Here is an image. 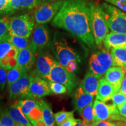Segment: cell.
I'll list each match as a JSON object with an SVG mask.
<instances>
[{
  "label": "cell",
  "instance_id": "6da1fadb",
  "mask_svg": "<svg viewBox=\"0 0 126 126\" xmlns=\"http://www.w3.org/2000/svg\"><path fill=\"white\" fill-rule=\"evenodd\" d=\"M52 25L68 32L90 48L94 47L90 4L86 0H64Z\"/></svg>",
  "mask_w": 126,
  "mask_h": 126
},
{
  "label": "cell",
  "instance_id": "7a4b0ae2",
  "mask_svg": "<svg viewBox=\"0 0 126 126\" xmlns=\"http://www.w3.org/2000/svg\"><path fill=\"white\" fill-rule=\"evenodd\" d=\"M91 11V26L94 43L101 46L109 33V27L101 7L98 5L89 3Z\"/></svg>",
  "mask_w": 126,
  "mask_h": 126
},
{
  "label": "cell",
  "instance_id": "3957f363",
  "mask_svg": "<svg viewBox=\"0 0 126 126\" xmlns=\"http://www.w3.org/2000/svg\"><path fill=\"white\" fill-rule=\"evenodd\" d=\"M100 7L111 32L126 35V12L106 3Z\"/></svg>",
  "mask_w": 126,
  "mask_h": 126
},
{
  "label": "cell",
  "instance_id": "277c9868",
  "mask_svg": "<svg viewBox=\"0 0 126 126\" xmlns=\"http://www.w3.org/2000/svg\"><path fill=\"white\" fill-rule=\"evenodd\" d=\"M53 51L58 62L66 68L72 61L81 62L80 57L65 39L55 38L53 43Z\"/></svg>",
  "mask_w": 126,
  "mask_h": 126
},
{
  "label": "cell",
  "instance_id": "5b68a950",
  "mask_svg": "<svg viewBox=\"0 0 126 126\" xmlns=\"http://www.w3.org/2000/svg\"><path fill=\"white\" fill-rule=\"evenodd\" d=\"M61 83L65 85L68 89V93L70 94L77 85V78L74 73H71L55 60L50 72L48 81Z\"/></svg>",
  "mask_w": 126,
  "mask_h": 126
},
{
  "label": "cell",
  "instance_id": "8992f818",
  "mask_svg": "<svg viewBox=\"0 0 126 126\" xmlns=\"http://www.w3.org/2000/svg\"><path fill=\"white\" fill-rule=\"evenodd\" d=\"M34 26V19L29 14L15 16L11 18L9 33L29 38Z\"/></svg>",
  "mask_w": 126,
  "mask_h": 126
},
{
  "label": "cell",
  "instance_id": "52a82bcc",
  "mask_svg": "<svg viewBox=\"0 0 126 126\" xmlns=\"http://www.w3.org/2000/svg\"><path fill=\"white\" fill-rule=\"evenodd\" d=\"M113 59L110 53L106 50L96 51L93 53L89 59L91 71L100 78L105 75L107 70L113 66Z\"/></svg>",
  "mask_w": 126,
  "mask_h": 126
},
{
  "label": "cell",
  "instance_id": "ba28073f",
  "mask_svg": "<svg viewBox=\"0 0 126 126\" xmlns=\"http://www.w3.org/2000/svg\"><path fill=\"white\" fill-rule=\"evenodd\" d=\"M94 122L98 121H126L120 115L119 110L114 105H107L105 102L96 100L94 103Z\"/></svg>",
  "mask_w": 126,
  "mask_h": 126
},
{
  "label": "cell",
  "instance_id": "9c48e42d",
  "mask_svg": "<svg viewBox=\"0 0 126 126\" xmlns=\"http://www.w3.org/2000/svg\"><path fill=\"white\" fill-rule=\"evenodd\" d=\"M30 75L31 81L26 99H41L52 94L48 81L36 75L34 72Z\"/></svg>",
  "mask_w": 126,
  "mask_h": 126
},
{
  "label": "cell",
  "instance_id": "30bf717a",
  "mask_svg": "<svg viewBox=\"0 0 126 126\" xmlns=\"http://www.w3.org/2000/svg\"><path fill=\"white\" fill-rule=\"evenodd\" d=\"M64 0L46 3L39 6L34 13V20L38 24H46L53 19L63 6Z\"/></svg>",
  "mask_w": 126,
  "mask_h": 126
},
{
  "label": "cell",
  "instance_id": "8fae6325",
  "mask_svg": "<svg viewBox=\"0 0 126 126\" xmlns=\"http://www.w3.org/2000/svg\"><path fill=\"white\" fill-rule=\"evenodd\" d=\"M31 81V75L25 72L22 76L8 86L9 98L11 100L26 99Z\"/></svg>",
  "mask_w": 126,
  "mask_h": 126
},
{
  "label": "cell",
  "instance_id": "7c38bea8",
  "mask_svg": "<svg viewBox=\"0 0 126 126\" xmlns=\"http://www.w3.org/2000/svg\"><path fill=\"white\" fill-rule=\"evenodd\" d=\"M54 62V58L49 54L46 53L39 54L34 63L33 72L41 78L48 81L50 72Z\"/></svg>",
  "mask_w": 126,
  "mask_h": 126
},
{
  "label": "cell",
  "instance_id": "4fadbf2b",
  "mask_svg": "<svg viewBox=\"0 0 126 126\" xmlns=\"http://www.w3.org/2000/svg\"><path fill=\"white\" fill-rule=\"evenodd\" d=\"M37 51L31 43L24 49L20 50L17 56V67L24 70L26 72L31 70L36 61V53Z\"/></svg>",
  "mask_w": 126,
  "mask_h": 126
},
{
  "label": "cell",
  "instance_id": "5bb4252c",
  "mask_svg": "<svg viewBox=\"0 0 126 126\" xmlns=\"http://www.w3.org/2000/svg\"><path fill=\"white\" fill-rule=\"evenodd\" d=\"M49 32L47 26L42 24L36 26L33 32L31 42L34 48L37 51L43 49L49 43Z\"/></svg>",
  "mask_w": 126,
  "mask_h": 126
},
{
  "label": "cell",
  "instance_id": "9a60e30c",
  "mask_svg": "<svg viewBox=\"0 0 126 126\" xmlns=\"http://www.w3.org/2000/svg\"><path fill=\"white\" fill-rule=\"evenodd\" d=\"M125 75V71L122 67L113 66L110 67L105 74V78L114 88L115 92L120 91L123 81Z\"/></svg>",
  "mask_w": 126,
  "mask_h": 126
},
{
  "label": "cell",
  "instance_id": "2e32d148",
  "mask_svg": "<svg viewBox=\"0 0 126 126\" xmlns=\"http://www.w3.org/2000/svg\"><path fill=\"white\" fill-rule=\"evenodd\" d=\"M94 95L85 92L79 86L74 93L72 96V103L75 109L79 113L83 108L92 103Z\"/></svg>",
  "mask_w": 126,
  "mask_h": 126
},
{
  "label": "cell",
  "instance_id": "e0dca14e",
  "mask_svg": "<svg viewBox=\"0 0 126 126\" xmlns=\"http://www.w3.org/2000/svg\"><path fill=\"white\" fill-rule=\"evenodd\" d=\"M100 78L92 71H88L80 83V87L85 92L92 95H96Z\"/></svg>",
  "mask_w": 126,
  "mask_h": 126
},
{
  "label": "cell",
  "instance_id": "ac0fdd59",
  "mask_svg": "<svg viewBox=\"0 0 126 126\" xmlns=\"http://www.w3.org/2000/svg\"><path fill=\"white\" fill-rule=\"evenodd\" d=\"M116 93L114 88L105 78H101L99 83L96 99L100 101L106 102L112 99L113 94Z\"/></svg>",
  "mask_w": 126,
  "mask_h": 126
},
{
  "label": "cell",
  "instance_id": "d6986e66",
  "mask_svg": "<svg viewBox=\"0 0 126 126\" xmlns=\"http://www.w3.org/2000/svg\"><path fill=\"white\" fill-rule=\"evenodd\" d=\"M103 44L108 50L115 47L126 48V35L111 32L105 37Z\"/></svg>",
  "mask_w": 126,
  "mask_h": 126
},
{
  "label": "cell",
  "instance_id": "ffe728a7",
  "mask_svg": "<svg viewBox=\"0 0 126 126\" xmlns=\"http://www.w3.org/2000/svg\"><path fill=\"white\" fill-rule=\"evenodd\" d=\"M38 0H11L8 4L7 14L24 9H32L37 6Z\"/></svg>",
  "mask_w": 126,
  "mask_h": 126
},
{
  "label": "cell",
  "instance_id": "44dd1931",
  "mask_svg": "<svg viewBox=\"0 0 126 126\" xmlns=\"http://www.w3.org/2000/svg\"><path fill=\"white\" fill-rule=\"evenodd\" d=\"M5 111L15 121L16 123L22 124L25 126H33L28 118L22 111L19 106L16 103L9 107Z\"/></svg>",
  "mask_w": 126,
  "mask_h": 126
},
{
  "label": "cell",
  "instance_id": "7402d4cb",
  "mask_svg": "<svg viewBox=\"0 0 126 126\" xmlns=\"http://www.w3.org/2000/svg\"><path fill=\"white\" fill-rule=\"evenodd\" d=\"M38 104L42 111L43 119L46 126H55L54 115L53 114L51 105L43 99H37Z\"/></svg>",
  "mask_w": 126,
  "mask_h": 126
},
{
  "label": "cell",
  "instance_id": "603a6c76",
  "mask_svg": "<svg viewBox=\"0 0 126 126\" xmlns=\"http://www.w3.org/2000/svg\"><path fill=\"white\" fill-rule=\"evenodd\" d=\"M110 54L112 57L113 66L126 67V48L115 47L110 48Z\"/></svg>",
  "mask_w": 126,
  "mask_h": 126
},
{
  "label": "cell",
  "instance_id": "cb8c5ba5",
  "mask_svg": "<svg viewBox=\"0 0 126 126\" xmlns=\"http://www.w3.org/2000/svg\"><path fill=\"white\" fill-rule=\"evenodd\" d=\"M18 52V50L14 47L7 56L0 60V67L6 70H11L17 67V56Z\"/></svg>",
  "mask_w": 126,
  "mask_h": 126
},
{
  "label": "cell",
  "instance_id": "d4e9b609",
  "mask_svg": "<svg viewBox=\"0 0 126 126\" xmlns=\"http://www.w3.org/2000/svg\"><path fill=\"white\" fill-rule=\"evenodd\" d=\"M6 39H7L18 51L24 49L29 45V38L21 37L15 34H9L8 37Z\"/></svg>",
  "mask_w": 126,
  "mask_h": 126
},
{
  "label": "cell",
  "instance_id": "484cf974",
  "mask_svg": "<svg viewBox=\"0 0 126 126\" xmlns=\"http://www.w3.org/2000/svg\"><path fill=\"white\" fill-rule=\"evenodd\" d=\"M16 103L19 106L22 111L27 118L32 110L38 106L37 99L34 100L32 99H26L25 100H19L16 102Z\"/></svg>",
  "mask_w": 126,
  "mask_h": 126
},
{
  "label": "cell",
  "instance_id": "4316f807",
  "mask_svg": "<svg viewBox=\"0 0 126 126\" xmlns=\"http://www.w3.org/2000/svg\"><path fill=\"white\" fill-rule=\"evenodd\" d=\"M81 117L82 118L83 122L86 124L89 125L94 122V103H91L85 108L83 109L81 112L79 113Z\"/></svg>",
  "mask_w": 126,
  "mask_h": 126
},
{
  "label": "cell",
  "instance_id": "83f0119b",
  "mask_svg": "<svg viewBox=\"0 0 126 126\" xmlns=\"http://www.w3.org/2000/svg\"><path fill=\"white\" fill-rule=\"evenodd\" d=\"M26 72L24 70L18 67L9 70L7 72V85L8 87L11 83L19 79Z\"/></svg>",
  "mask_w": 126,
  "mask_h": 126
},
{
  "label": "cell",
  "instance_id": "f1b7e54d",
  "mask_svg": "<svg viewBox=\"0 0 126 126\" xmlns=\"http://www.w3.org/2000/svg\"><path fill=\"white\" fill-rule=\"evenodd\" d=\"M11 18L5 16L0 18V40L7 39L9 35Z\"/></svg>",
  "mask_w": 126,
  "mask_h": 126
},
{
  "label": "cell",
  "instance_id": "f546056e",
  "mask_svg": "<svg viewBox=\"0 0 126 126\" xmlns=\"http://www.w3.org/2000/svg\"><path fill=\"white\" fill-rule=\"evenodd\" d=\"M28 119L32 124L33 126H35L37 122L40 121H43L42 111L38 104V106L34 108L29 113Z\"/></svg>",
  "mask_w": 126,
  "mask_h": 126
},
{
  "label": "cell",
  "instance_id": "4dcf8cb0",
  "mask_svg": "<svg viewBox=\"0 0 126 126\" xmlns=\"http://www.w3.org/2000/svg\"><path fill=\"white\" fill-rule=\"evenodd\" d=\"M74 116V111H61L59 112L55 113L54 118L56 123L58 126L62 124L63 122L67 120L69 118L73 117Z\"/></svg>",
  "mask_w": 126,
  "mask_h": 126
},
{
  "label": "cell",
  "instance_id": "1f68e13d",
  "mask_svg": "<svg viewBox=\"0 0 126 126\" xmlns=\"http://www.w3.org/2000/svg\"><path fill=\"white\" fill-rule=\"evenodd\" d=\"M14 47L7 39L0 40V60L7 56Z\"/></svg>",
  "mask_w": 126,
  "mask_h": 126
},
{
  "label": "cell",
  "instance_id": "d6a6232c",
  "mask_svg": "<svg viewBox=\"0 0 126 126\" xmlns=\"http://www.w3.org/2000/svg\"><path fill=\"white\" fill-rule=\"evenodd\" d=\"M48 83H49L51 92L53 94H66L68 92L67 87L61 83L51 81H49Z\"/></svg>",
  "mask_w": 126,
  "mask_h": 126
},
{
  "label": "cell",
  "instance_id": "836d02e7",
  "mask_svg": "<svg viewBox=\"0 0 126 126\" xmlns=\"http://www.w3.org/2000/svg\"><path fill=\"white\" fill-rule=\"evenodd\" d=\"M16 123L6 111L0 110V126H14Z\"/></svg>",
  "mask_w": 126,
  "mask_h": 126
},
{
  "label": "cell",
  "instance_id": "e575fe53",
  "mask_svg": "<svg viewBox=\"0 0 126 126\" xmlns=\"http://www.w3.org/2000/svg\"><path fill=\"white\" fill-rule=\"evenodd\" d=\"M111 99H112L113 105L117 108L126 101V95L121 91H119L114 93Z\"/></svg>",
  "mask_w": 126,
  "mask_h": 126
},
{
  "label": "cell",
  "instance_id": "d590c367",
  "mask_svg": "<svg viewBox=\"0 0 126 126\" xmlns=\"http://www.w3.org/2000/svg\"><path fill=\"white\" fill-rule=\"evenodd\" d=\"M116 7L126 12V0H105Z\"/></svg>",
  "mask_w": 126,
  "mask_h": 126
},
{
  "label": "cell",
  "instance_id": "8d00e7d4",
  "mask_svg": "<svg viewBox=\"0 0 126 126\" xmlns=\"http://www.w3.org/2000/svg\"><path fill=\"white\" fill-rule=\"evenodd\" d=\"M7 82V73L6 70L0 67V91L4 90Z\"/></svg>",
  "mask_w": 126,
  "mask_h": 126
},
{
  "label": "cell",
  "instance_id": "74e56055",
  "mask_svg": "<svg viewBox=\"0 0 126 126\" xmlns=\"http://www.w3.org/2000/svg\"><path fill=\"white\" fill-rule=\"evenodd\" d=\"M86 126H115L114 122H111L110 121L104 120L94 122Z\"/></svg>",
  "mask_w": 126,
  "mask_h": 126
},
{
  "label": "cell",
  "instance_id": "f35d334b",
  "mask_svg": "<svg viewBox=\"0 0 126 126\" xmlns=\"http://www.w3.org/2000/svg\"><path fill=\"white\" fill-rule=\"evenodd\" d=\"M79 121V119H75L74 117H71L63 122L59 126H74Z\"/></svg>",
  "mask_w": 126,
  "mask_h": 126
},
{
  "label": "cell",
  "instance_id": "ab89813d",
  "mask_svg": "<svg viewBox=\"0 0 126 126\" xmlns=\"http://www.w3.org/2000/svg\"><path fill=\"white\" fill-rule=\"evenodd\" d=\"M8 2V0H0V15L4 14H7Z\"/></svg>",
  "mask_w": 126,
  "mask_h": 126
},
{
  "label": "cell",
  "instance_id": "60d3db41",
  "mask_svg": "<svg viewBox=\"0 0 126 126\" xmlns=\"http://www.w3.org/2000/svg\"><path fill=\"white\" fill-rule=\"evenodd\" d=\"M78 63L77 61H72L69 63L68 64L67 67L65 68L69 72H71V73H74V72L76 71L78 68Z\"/></svg>",
  "mask_w": 126,
  "mask_h": 126
},
{
  "label": "cell",
  "instance_id": "b9f144b4",
  "mask_svg": "<svg viewBox=\"0 0 126 126\" xmlns=\"http://www.w3.org/2000/svg\"><path fill=\"white\" fill-rule=\"evenodd\" d=\"M117 109L121 116L126 119V101L121 106L118 107Z\"/></svg>",
  "mask_w": 126,
  "mask_h": 126
},
{
  "label": "cell",
  "instance_id": "7bdbcfd3",
  "mask_svg": "<svg viewBox=\"0 0 126 126\" xmlns=\"http://www.w3.org/2000/svg\"><path fill=\"white\" fill-rule=\"evenodd\" d=\"M122 93H123L124 94L126 95V75L124 77L123 79V81L122 86H121L120 91Z\"/></svg>",
  "mask_w": 126,
  "mask_h": 126
},
{
  "label": "cell",
  "instance_id": "ee69618b",
  "mask_svg": "<svg viewBox=\"0 0 126 126\" xmlns=\"http://www.w3.org/2000/svg\"><path fill=\"white\" fill-rule=\"evenodd\" d=\"M59 1V0H38L37 6H40L41 5L46 4V3L55 2V1Z\"/></svg>",
  "mask_w": 126,
  "mask_h": 126
},
{
  "label": "cell",
  "instance_id": "f6af8a7d",
  "mask_svg": "<svg viewBox=\"0 0 126 126\" xmlns=\"http://www.w3.org/2000/svg\"><path fill=\"white\" fill-rule=\"evenodd\" d=\"M74 126H86V124L85 123H84L83 121H82L81 120L79 119L78 123H77Z\"/></svg>",
  "mask_w": 126,
  "mask_h": 126
},
{
  "label": "cell",
  "instance_id": "bcb514c9",
  "mask_svg": "<svg viewBox=\"0 0 126 126\" xmlns=\"http://www.w3.org/2000/svg\"><path fill=\"white\" fill-rule=\"evenodd\" d=\"M35 126H46L44 122V121H40V122H37V124Z\"/></svg>",
  "mask_w": 126,
  "mask_h": 126
},
{
  "label": "cell",
  "instance_id": "7dc6e473",
  "mask_svg": "<svg viewBox=\"0 0 126 126\" xmlns=\"http://www.w3.org/2000/svg\"><path fill=\"white\" fill-rule=\"evenodd\" d=\"M14 126H25L24 125H22V124H18V123H16V124Z\"/></svg>",
  "mask_w": 126,
  "mask_h": 126
},
{
  "label": "cell",
  "instance_id": "c3c4849f",
  "mask_svg": "<svg viewBox=\"0 0 126 126\" xmlns=\"http://www.w3.org/2000/svg\"><path fill=\"white\" fill-rule=\"evenodd\" d=\"M124 71H125V74H126V67L125 68H124Z\"/></svg>",
  "mask_w": 126,
  "mask_h": 126
},
{
  "label": "cell",
  "instance_id": "681fc988",
  "mask_svg": "<svg viewBox=\"0 0 126 126\" xmlns=\"http://www.w3.org/2000/svg\"><path fill=\"white\" fill-rule=\"evenodd\" d=\"M8 1H11V0H8Z\"/></svg>",
  "mask_w": 126,
  "mask_h": 126
}]
</instances>
